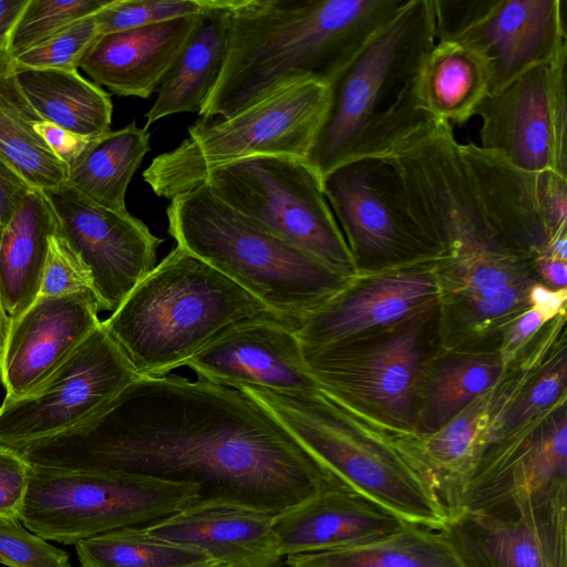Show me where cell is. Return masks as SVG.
<instances>
[{
    "mask_svg": "<svg viewBox=\"0 0 567 567\" xmlns=\"http://www.w3.org/2000/svg\"><path fill=\"white\" fill-rule=\"evenodd\" d=\"M298 330L215 268L176 245L103 324L141 378L161 377L249 323Z\"/></svg>",
    "mask_w": 567,
    "mask_h": 567,
    "instance_id": "cell-5",
    "label": "cell"
},
{
    "mask_svg": "<svg viewBox=\"0 0 567 567\" xmlns=\"http://www.w3.org/2000/svg\"><path fill=\"white\" fill-rule=\"evenodd\" d=\"M113 0H28L10 34L7 52L16 58L72 23L96 14Z\"/></svg>",
    "mask_w": 567,
    "mask_h": 567,
    "instance_id": "cell-35",
    "label": "cell"
},
{
    "mask_svg": "<svg viewBox=\"0 0 567 567\" xmlns=\"http://www.w3.org/2000/svg\"><path fill=\"white\" fill-rule=\"evenodd\" d=\"M202 185L333 271L347 278L353 274L355 267L324 197L322 178L305 158L249 157L210 172Z\"/></svg>",
    "mask_w": 567,
    "mask_h": 567,
    "instance_id": "cell-10",
    "label": "cell"
},
{
    "mask_svg": "<svg viewBox=\"0 0 567 567\" xmlns=\"http://www.w3.org/2000/svg\"><path fill=\"white\" fill-rule=\"evenodd\" d=\"M91 290L38 299L11 320L0 354L6 400L17 399L44 380L101 323Z\"/></svg>",
    "mask_w": 567,
    "mask_h": 567,
    "instance_id": "cell-18",
    "label": "cell"
},
{
    "mask_svg": "<svg viewBox=\"0 0 567 567\" xmlns=\"http://www.w3.org/2000/svg\"><path fill=\"white\" fill-rule=\"evenodd\" d=\"M28 0H0V53L7 52L10 34Z\"/></svg>",
    "mask_w": 567,
    "mask_h": 567,
    "instance_id": "cell-46",
    "label": "cell"
},
{
    "mask_svg": "<svg viewBox=\"0 0 567 567\" xmlns=\"http://www.w3.org/2000/svg\"><path fill=\"white\" fill-rule=\"evenodd\" d=\"M289 567H463L440 530L411 525L375 540L287 556Z\"/></svg>",
    "mask_w": 567,
    "mask_h": 567,
    "instance_id": "cell-32",
    "label": "cell"
},
{
    "mask_svg": "<svg viewBox=\"0 0 567 567\" xmlns=\"http://www.w3.org/2000/svg\"><path fill=\"white\" fill-rule=\"evenodd\" d=\"M537 265L544 278L558 289H566V261L549 256L546 252L537 255Z\"/></svg>",
    "mask_w": 567,
    "mask_h": 567,
    "instance_id": "cell-47",
    "label": "cell"
},
{
    "mask_svg": "<svg viewBox=\"0 0 567 567\" xmlns=\"http://www.w3.org/2000/svg\"><path fill=\"white\" fill-rule=\"evenodd\" d=\"M212 0H113L95 14L100 35L204 13Z\"/></svg>",
    "mask_w": 567,
    "mask_h": 567,
    "instance_id": "cell-36",
    "label": "cell"
},
{
    "mask_svg": "<svg viewBox=\"0 0 567 567\" xmlns=\"http://www.w3.org/2000/svg\"><path fill=\"white\" fill-rule=\"evenodd\" d=\"M0 564L8 567H71L66 551L21 523H0Z\"/></svg>",
    "mask_w": 567,
    "mask_h": 567,
    "instance_id": "cell-38",
    "label": "cell"
},
{
    "mask_svg": "<svg viewBox=\"0 0 567 567\" xmlns=\"http://www.w3.org/2000/svg\"><path fill=\"white\" fill-rule=\"evenodd\" d=\"M56 220L47 196L32 188L0 229V303L20 317L40 296L49 238Z\"/></svg>",
    "mask_w": 567,
    "mask_h": 567,
    "instance_id": "cell-26",
    "label": "cell"
},
{
    "mask_svg": "<svg viewBox=\"0 0 567 567\" xmlns=\"http://www.w3.org/2000/svg\"><path fill=\"white\" fill-rule=\"evenodd\" d=\"M31 189L23 177L0 158V229L8 224Z\"/></svg>",
    "mask_w": 567,
    "mask_h": 567,
    "instance_id": "cell-43",
    "label": "cell"
},
{
    "mask_svg": "<svg viewBox=\"0 0 567 567\" xmlns=\"http://www.w3.org/2000/svg\"><path fill=\"white\" fill-rule=\"evenodd\" d=\"M81 567H218L205 551L150 535L144 527L122 528L75 544Z\"/></svg>",
    "mask_w": 567,
    "mask_h": 567,
    "instance_id": "cell-33",
    "label": "cell"
},
{
    "mask_svg": "<svg viewBox=\"0 0 567 567\" xmlns=\"http://www.w3.org/2000/svg\"><path fill=\"white\" fill-rule=\"evenodd\" d=\"M412 524L347 485L321 492L274 517L280 557L362 545Z\"/></svg>",
    "mask_w": 567,
    "mask_h": 567,
    "instance_id": "cell-21",
    "label": "cell"
},
{
    "mask_svg": "<svg viewBox=\"0 0 567 567\" xmlns=\"http://www.w3.org/2000/svg\"><path fill=\"white\" fill-rule=\"evenodd\" d=\"M13 71L20 90L42 120L86 137L111 131L110 95L78 70L13 66Z\"/></svg>",
    "mask_w": 567,
    "mask_h": 567,
    "instance_id": "cell-28",
    "label": "cell"
},
{
    "mask_svg": "<svg viewBox=\"0 0 567 567\" xmlns=\"http://www.w3.org/2000/svg\"><path fill=\"white\" fill-rule=\"evenodd\" d=\"M43 194L58 233L91 274L101 310L114 312L156 267L163 239L128 212L103 208L68 184Z\"/></svg>",
    "mask_w": 567,
    "mask_h": 567,
    "instance_id": "cell-17",
    "label": "cell"
},
{
    "mask_svg": "<svg viewBox=\"0 0 567 567\" xmlns=\"http://www.w3.org/2000/svg\"><path fill=\"white\" fill-rule=\"evenodd\" d=\"M100 37L95 14L83 18L16 58L14 68L78 70Z\"/></svg>",
    "mask_w": 567,
    "mask_h": 567,
    "instance_id": "cell-37",
    "label": "cell"
},
{
    "mask_svg": "<svg viewBox=\"0 0 567 567\" xmlns=\"http://www.w3.org/2000/svg\"><path fill=\"white\" fill-rule=\"evenodd\" d=\"M545 320L533 308L524 312L514 323L506 337V349L512 351L517 348L525 339L534 333Z\"/></svg>",
    "mask_w": 567,
    "mask_h": 567,
    "instance_id": "cell-45",
    "label": "cell"
},
{
    "mask_svg": "<svg viewBox=\"0 0 567 567\" xmlns=\"http://www.w3.org/2000/svg\"><path fill=\"white\" fill-rule=\"evenodd\" d=\"M296 332L293 328L276 323L245 324L205 348L186 365L198 378L235 389L318 391Z\"/></svg>",
    "mask_w": 567,
    "mask_h": 567,
    "instance_id": "cell-19",
    "label": "cell"
},
{
    "mask_svg": "<svg viewBox=\"0 0 567 567\" xmlns=\"http://www.w3.org/2000/svg\"><path fill=\"white\" fill-rule=\"evenodd\" d=\"M30 467L16 450L0 444V523H20Z\"/></svg>",
    "mask_w": 567,
    "mask_h": 567,
    "instance_id": "cell-40",
    "label": "cell"
},
{
    "mask_svg": "<svg viewBox=\"0 0 567 567\" xmlns=\"http://www.w3.org/2000/svg\"><path fill=\"white\" fill-rule=\"evenodd\" d=\"M566 385V361L555 362L543 372L511 413L507 430L515 429L530 416L550 406L563 393Z\"/></svg>",
    "mask_w": 567,
    "mask_h": 567,
    "instance_id": "cell-41",
    "label": "cell"
},
{
    "mask_svg": "<svg viewBox=\"0 0 567 567\" xmlns=\"http://www.w3.org/2000/svg\"><path fill=\"white\" fill-rule=\"evenodd\" d=\"M440 532L463 567H567V512L501 517L462 509Z\"/></svg>",
    "mask_w": 567,
    "mask_h": 567,
    "instance_id": "cell-20",
    "label": "cell"
},
{
    "mask_svg": "<svg viewBox=\"0 0 567 567\" xmlns=\"http://www.w3.org/2000/svg\"><path fill=\"white\" fill-rule=\"evenodd\" d=\"M168 234L279 315L302 320L344 289L333 271L216 197L205 185L171 199Z\"/></svg>",
    "mask_w": 567,
    "mask_h": 567,
    "instance_id": "cell-6",
    "label": "cell"
},
{
    "mask_svg": "<svg viewBox=\"0 0 567 567\" xmlns=\"http://www.w3.org/2000/svg\"><path fill=\"white\" fill-rule=\"evenodd\" d=\"M275 515L234 505L187 507L151 524L145 530L157 538L196 547L218 567H277Z\"/></svg>",
    "mask_w": 567,
    "mask_h": 567,
    "instance_id": "cell-24",
    "label": "cell"
},
{
    "mask_svg": "<svg viewBox=\"0 0 567 567\" xmlns=\"http://www.w3.org/2000/svg\"><path fill=\"white\" fill-rule=\"evenodd\" d=\"M202 14L100 35L79 68L116 95L147 99L161 86Z\"/></svg>",
    "mask_w": 567,
    "mask_h": 567,
    "instance_id": "cell-22",
    "label": "cell"
},
{
    "mask_svg": "<svg viewBox=\"0 0 567 567\" xmlns=\"http://www.w3.org/2000/svg\"><path fill=\"white\" fill-rule=\"evenodd\" d=\"M566 289L550 290L542 285L530 287L528 298L545 321L555 317L566 301Z\"/></svg>",
    "mask_w": 567,
    "mask_h": 567,
    "instance_id": "cell-44",
    "label": "cell"
},
{
    "mask_svg": "<svg viewBox=\"0 0 567 567\" xmlns=\"http://www.w3.org/2000/svg\"><path fill=\"white\" fill-rule=\"evenodd\" d=\"M492 71L477 50L450 40L436 41L427 54L420 78L425 110L449 124L466 123L489 94Z\"/></svg>",
    "mask_w": 567,
    "mask_h": 567,
    "instance_id": "cell-27",
    "label": "cell"
},
{
    "mask_svg": "<svg viewBox=\"0 0 567 567\" xmlns=\"http://www.w3.org/2000/svg\"><path fill=\"white\" fill-rule=\"evenodd\" d=\"M328 105V85L308 81L277 91L226 117L200 118L177 147L143 172L158 197L172 199L199 187L213 171L260 155L305 158Z\"/></svg>",
    "mask_w": 567,
    "mask_h": 567,
    "instance_id": "cell-8",
    "label": "cell"
},
{
    "mask_svg": "<svg viewBox=\"0 0 567 567\" xmlns=\"http://www.w3.org/2000/svg\"><path fill=\"white\" fill-rule=\"evenodd\" d=\"M388 157L409 213L443 257L476 248L530 257L566 231L567 177L461 144L444 121Z\"/></svg>",
    "mask_w": 567,
    "mask_h": 567,
    "instance_id": "cell-2",
    "label": "cell"
},
{
    "mask_svg": "<svg viewBox=\"0 0 567 567\" xmlns=\"http://www.w3.org/2000/svg\"><path fill=\"white\" fill-rule=\"evenodd\" d=\"M322 465L347 486L409 524L443 528L449 512L398 447L355 425L320 390L282 392L244 386Z\"/></svg>",
    "mask_w": 567,
    "mask_h": 567,
    "instance_id": "cell-7",
    "label": "cell"
},
{
    "mask_svg": "<svg viewBox=\"0 0 567 567\" xmlns=\"http://www.w3.org/2000/svg\"><path fill=\"white\" fill-rule=\"evenodd\" d=\"M402 328L370 346L354 341L302 347L321 392L342 406L359 401L394 424L410 429L421 364V327Z\"/></svg>",
    "mask_w": 567,
    "mask_h": 567,
    "instance_id": "cell-16",
    "label": "cell"
},
{
    "mask_svg": "<svg viewBox=\"0 0 567 567\" xmlns=\"http://www.w3.org/2000/svg\"><path fill=\"white\" fill-rule=\"evenodd\" d=\"M563 0H432L435 39L466 44L489 62L491 91L567 49Z\"/></svg>",
    "mask_w": 567,
    "mask_h": 567,
    "instance_id": "cell-14",
    "label": "cell"
},
{
    "mask_svg": "<svg viewBox=\"0 0 567 567\" xmlns=\"http://www.w3.org/2000/svg\"><path fill=\"white\" fill-rule=\"evenodd\" d=\"M431 275L394 272L362 288L342 289L301 320L296 332L301 346L355 340L363 332L401 320L437 293Z\"/></svg>",
    "mask_w": 567,
    "mask_h": 567,
    "instance_id": "cell-23",
    "label": "cell"
},
{
    "mask_svg": "<svg viewBox=\"0 0 567 567\" xmlns=\"http://www.w3.org/2000/svg\"><path fill=\"white\" fill-rule=\"evenodd\" d=\"M567 49L489 93L481 117L480 146L529 173L567 177Z\"/></svg>",
    "mask_w": 567,
    "mask_h": 567,
    "instance_id": "cell-13",
    "label": "cell"
},
{
    "mask_svg": "<svg viewBox=\"0 0 567 567\" xmlns=\"http://www.w3.org/2000/svg\"><path fill=\"white\" fill-rule=\"evenodd\" d=\"M150 150L147 128L134 121L92 137L68 167V185L103 208L128 212L127 187Z\"/></svg>",
    "mask_w": 567,
    "mask_h": 567,
    "instance_id": "cell-30",
    "label": "cell"
},
{
    "mask_svg": "<svg viewBox=\"0 0 567 567\" xmlns=\"http://www.w3.org/2000/svg\"><path fill=\"white\" fill-rule=\"evenodd\" d=\"M141 377L103 321L44 380L0 406V444L30 442L90 417Z\"/></svg>",
    "mask_w": 567,
    "mask_h": 567,
    "instance_id": "cell-12",
    "label": "cell"
},
{
    "mask_svg": "<svg viewBox=\"0 0 567 567\" xmlns=\"http://www.w3.org/2000/svg\"><path fill=\"white\" fill-rule=\"evenodd\" d=\"M549 256L557 258L559 260L566 261L567 259V236L566 233L560 234L553 239L547 245L546 250L544 251Z\"/></svg>",
    "mask_w": 567,
    "mask_h": 567,
    "instance_id": "cell-48",
    "label": "cell"
},
{
    "mask_svg": "<svg viewBox=\"0 0 567 567\" xmlns=\"http://www.w3.org/2000/svg\"><path fill=\"white\" fill-rule=\"evenodd\" d=\"M527 258L480 249L445 257L443 261L458 275L461 299L470 318L483 323L507 316L528 297Z\"/></svg>",
    "mask_w": 567,
    "mask_h": 567,
    "instance_id": "cell-31",
    "label": "cell"
},
{
    "mask_svg": "<svg viewBox=\"0 0 567 567\" xmlns=\"http://www.w3.org/2000/svg\"><path fill=\"white\" fill-rule=\"evenodd\" d=\"M7 446L38 467L195 484L188 507L276 516L346 485L249 394L175 374L140 378L73 427Z\"/></svg>",
    "mask_w": 567,
    "mask_h": 567,
    "instance_id": "cell-1",
    "label": "cell"
},
{
    "mask_svg": "<svg viewBox=\"0 0 567 567\" xmlns=\"http://www.w3.org/2000/svg\"><path fill=\"white\" fill-rule=\"evenodd\" d=\"M322 189L355 268L442 260L409 213L389 157L341 164L322 177Z\"/></svg>",
    "mask_w": 567,
    "mask_h": 567,
    "instance_id": "cell-11",
    "label": "cell"
},
{
    "mask_svg": "<svg viewBox=\"0 0 567 567\" xmlns=\"http://www.w3.org/2000/svg\"><path fill=\"white\" fill-rule=\"evenodd\" d=\"M195 484L125 473L30 467L20 523L64 545L122 529L146 527L190 506Z\"/></svg>",
    "mask_w": 567,
    "mask_h": 567,
    "instance_id": "cell-9",
    "label": "cell"
},
{
    "mask_svg": "<svg viewBox=\"0 0 567 567\" xmlns=\"http://www.w3.org/2000/svg\"><path fill=\"white\" fill-rule=\"evenodd\" d=\"M84 290L93 291L91 274L66 240L55 230L49 238L40 296L55 297Z\"/></svg>",
    "mask_w": 567,
    "mask_h": 567,
    "instance_id": "cell-39",
    "label": "cell"
},
{
    "mask_svg": "<svg viewBox=\"0 0 567 567\" xmlns=\"http://www.w3.org/2000/svg\"><path fill=\"white\" fill-rule=\"evenodd\" d=\"M435 42L432 0H408L331 80L306 157L321 178L350 161L388 157L439 122L420 95Z\"/></svg>",
    "mask_w": 567,
    "mask_h": 567,
    "instance_id": "cell-4",
    "label": "cell"
},
{
    "mask_svg": "<svg viewBox=\"0 0 567 567\" xmlns=\"http://www.w3.org/2000/svg\"><path fill=\"white\" fill-rule=\"evenodd\" d=\"M10 322H11L10 318L7 316V313L4 312V310L0 303V354L2 352V349L4 347V343H6V340L8 337Z\"/></svg>",
    "mask_w": 567,
    "mask_h": 567,
    "instance_id": "cell-49",
    "label": "cell"
},
{
    "mask_svg": "<svg viewBox=\"0 0 567 567\" xmlns=\"http://www.w3.org/2000/svg\"><path fill=\"white\" fill-rule=\"evenodd\" d=\"M229 32V0H212L158 87L146 128L168 115L200 111L223 71Z\"/></svg>",
    "mask_w": 567,
    "mask_h": 567,
    "instance_id": "cell-25",
    "label": "cell"
},
{
    "mask_svg": "<svg viewBox=\"0 0 567 567\" xmlns=\"http://www.w3.org/2000/svg\"><path fill=\"white\" fill-rule=\"evenodd\" d=\"M502 373L496 357H468L445 364L434 378L416 431L430 435L460 414Z\"/></svg>",
    "mask_w": 567,
    "mask_h": 567,
    "instance_id": "cell-34",
    "label": "cell"
},
{
    "mask_svg": "<svg viewBox=\"0 0 567 567\" xmlns=\"http://www.w3.org/2000/svg\"><path fill=\"white\" fill-rule=\"evenodd\" d=\"M35 132L66 167L72 164L92 138L68 131L44 120L35 125Z\"/></svg>",
    "mask_w": 567,
    "mask_h": 567,
    "instance_id": "cell-42",
    "label": "cell"
},
{
    "mask_svg": "<svg viewBox=\"0 0 567 567\" xmlns=\"http://www.w3.org/2000/svg\"><path fill=\"white\" fill-rule=\"evenodd\" d=\"M408 0H229L227 58L198 114L233 116L293 84H329Z\"/></svg>",
    "mask_w": 567,
    "mask_h": 567,
    "instance_id": "cell-3",
    "label": "cell"
},
{
    "mask_svg": "<svg viewBox=\"0 0 567 567\" xmlns=\"http://www.w3.org/2000/svg\"><path fill=\"white\" fill-rule=\"evenodd\" d=\"M40 121L18 85L11 56L0 53V158L45 193L68 184V167L35 132Z\"/></svg>",
    "mask_w": 567,
    "mask_h": 567,
    "instance_id": "cell-29",
    "label": "cell"
},
{
    "mask_svg": "<svg viewBox=\"0 0 567 567\" xmlns=\"http://www.w3.org/2000/svg\"><path fill=\"white\" fill-rule=\"evenodd\" d=\"M462 509L501 517L567 512L565 413L534 435L481 449L461 491Z\"/></svg>",
    "mask_w": 567,
    "mask_h": 567,
    "instance_id": "cell-15",
    "label": "cell"
}]
</instances>
